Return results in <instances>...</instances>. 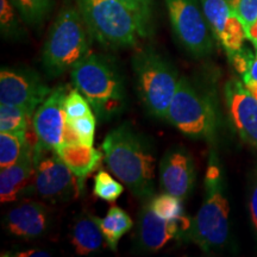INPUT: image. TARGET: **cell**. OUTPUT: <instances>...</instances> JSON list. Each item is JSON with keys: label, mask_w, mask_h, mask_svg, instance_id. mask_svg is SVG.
<instances>
[{"label": "cell", "mask_w": 257, "mask_h": 257, "mask_svg": "<svg viewBox=\"0 0 257 257\" xmlns=\"http://www.w3.org/2000/svg\"><path fill=\"white\" fill-rule=\"evenodd\" d=\"M49 225L47 207L34 200H24L9 211L5 218L6 230L21 238H36L46 232Z\"/></svg>", "instance_id": "2e32d148"}, {"label": "cell", "mask_w": 257, "mask_h": 257, "mask_svg": "<svg viewBox=\"0 0 257 257\" xmlns=\"http://www.w3.org/2000/svg\"><path fill=\"white\" fill-rule=\"evenodd\" d=\"M56 154L78 178L81 188H83L85 179L98 168L104 157V153L83 143L63 144Z\"/></svg>", "instance_id": "ac0fdd59"}, {"label": "cell", "mask_w": 257, "mask_h": 257, "mask_svg": "<svg viewBox=\"0 0 257 257\" xmlns=\"http://www.w3.org/2000/svg\"><path fill=\"white\" fill-rule=\"evenodd\" d=\"M249 211L250 218L255 232L257 234V167L252 172L251 182H250V191H249Z\"/></svg>", "instance_id": "1f68e13d"}, {"label": "cell", "mask_w": 257, "mask_h": 257, "mask_svg": "<svg viewBox=\"0 0 257 257\" xmlns=\"http://www.w3.org/2000/svg\"><path fill=\"white\" fill-rule=\"evenodd\" d=\"M92 38L106 48H130L143 37L137 18L120 0H76Z\"/></svg>", "instance_id": "5b68a950"}, {"label": "cell", "mask_w": 257, "mask_h": 257, "mask_svg": "<svg viewBox=\"0 0 257 257\" xmlns=\"http://www.w3.org/2000/svg\"><path fill=\"white\" fill-rule=\"evenodd\" d=\"M246 35H248V40L251 42L255 48H257V19L255 21V23L250 27Z\"/></svg>", "instance_id": "836d02e7"}, {"label": "cell", "mask_w": 257, "mask_h": 257, "mask_svg": "<svg viewBox=\"0 0 257 257\" xmlns=\"http://www.w3.org/2000/svg\"><path fill=\"white\" fill-rule=\"evenodd\" d=\"M100 225L106 244L111 250L115 251L120 238L131 230L134 221L124 210L112 206L106 217L101 219Z\"/></svg>", "instance_id": "ffe728a7"}, {"label": "cell", "mask_w": 257, "mask_h": 257, "mask_svg": "<svg viewBox=\"0 0 257 257\" xmlns=\"http://www.w3.org/2000/svg\"><path fill=\"white\" fill-rule=\"evenodd\" d=\"M66 86H57L51 89L47 99L38 106L32 115V125L36 135L37 143L35 146L36 152H59L63 146L64 131L67 126L66 113L63 110V102L66 99Z\"/></svg>", "instance_id": "8fae6325"}, {"label": "cell", "mask_w": 257, "mask_h": 257, "mask_svg": "<svg viewBox=\"0 0 257 257\" xmlns=\"http://www.w3.org/2000/svg\"><path fill=\"white\" fill-rule=\"evenodd\" d=\"M31 118L23 108L11 104L0 105V130L2 133L27 131L28 120Z\"/></svg>", "instance_id": "7402d4cb"}, {"label": "cell", "mask_w": 257, "mask_h": 257, "mask_svg": "<svg viewBox=\"0 0 257 257\" xmlns=\"http://www.w3.org/2000/svg\"><path fill=\"white\" fill-rule=\"evenodd\" d=\"M225 104L240 140L257 150V99L242 80L231 78L224 86Z\"/></svg>", "instance_id": "7c38bea8"}, {"label": "cell", "mask_w": 257, "mask_h": 257, "mask_svg": "<svg viewBox=\"0 0 257 257\" xmlns=\"http://www.w3.org/2000/svg\"><path fill=\"white\" fill-rule=\"evenodd\" d=\"M123 191V185L112 178L107 172L99 170L95 174L94 187H93V193H94L95 197L100 198L105 201L112 202L120 197Z\"/></svg>", "instance_id": "d4e9b609"}, {"label": "cell", "mask_w": 257, "mask_h": 257, "mask_svg": "<svg viewBox=\"0 0 257 257\" xmlns=\"http://www.w3.org/2000/svg\"><path fill=\"white\" fill-rule=\"evenodd\" d=\"M181 200L182 199L165 192L154 197L149 202L155 213L159 214L160 217L168 220H175L185 216Z\"/></svg>", "instance_id": "cb8c5ba5"}, {"label": "cell", "mask_w": 257, "mask_h": 257, "mask_svg": "<svg viewBox=\"0 0 257 257\" xmlns=\"http://www.w3.org/2000/svg\"><path fill=\"white\" fill-rule=\"evenodd\" d=\"M12 256H16V257H43V256H50V253L44 251V250L31 249V250H25V251H21L18 253H14Z\"/></svg>", "instance_id": "d6a6232c"}, {"label": "cell", "mask_w": 257, "mask_h": 257, "mask_svg": "<svg viewBox=\"0 0 257 257\" xmlns=\"http://www.w3.org/2000/svg\"><path fill=\"white\" fill-rule=\"evenodd\" d=\"M202 11L216 40L226 53L238 50L248 40L245 28L227 0H200Z\"/></svg>", "instance_id": "9a60e30c"}, {"label": "cell", "mask_w": 257, "mask_h": 257, "mask_svg": "<svg viewBox=\"0 0 257 257\" xmlns=\"http://www.w3.org/2000/svg\"><path fill=\"white\" fill-rule=\"evenodd\" d=\"M63 110L67 119L82 117V115L92 112L88 100L78 88L72 89L67 93L63 102Z\"/></svg>", "instance_id": "484cf974"}, {"label": "cell", "mask_w": 257, "mask_h": 257, "mask_svg": "<svg viewBox=\"0 0 257 257\" xmlns=\"http://www.w3.org/2000/svg\"><path fill=\"white\" fill-rule=\"evenodd\" d=\"M160 184L163 192L180 199L188 198L194 188L197 173L193 156L181 147L167 150L159 167Z\"/></svg>", "instance_id": "5bb4252c"}, {"label": "cell", "mask_w": 257, "mask_h": 257, "mask_svg": "<svg viewBox=\"0 0 257 257\" xmlns=\"http://www.w3.org/2000/svg\"><path fill=\"white\" fill-rule=\"evenodd\" d=\"M22 18L30 25H38L49 14L53 0H11Z\"/></svg>", "instance_id": "603a6c76"}, {"label": "cell", "mask_w": 257, "mask_h": 257, "mask_svg": "<svg viewBox=\"0 0 257 257\" xmlns=\"http://www.w3.org/2000/svg\"><path fill=\"white\" fill-rule=\"evenodd\" d=\"M70 75L99 119L108 120L124 110V79L111 57L88 54L73 67Z\"/></svg>", "instance_id": "3957f363"}, {"label": "cell", "mask_w": 257, "mask_h": 257, "mask_svg": "<svg viewBox=\"0 0 257 257\" xmlns=\"http://www.w3.org/2000/svg\"><path fill=\"white\" fill-rule=\"evenodd\" d=\"M230 206L225 195L223 170L214 149L208 156L205 176L204 200L197 217L192 219V226L186 240L199 246L204 252H212L223 248L230 236Z\"/></svg>", "instance_id": "7a4b0ae2"}, {"label": "cell", "mask_w": 257, "mask_h": 257, "mask_svg": "<svg viewBox=\"0 0 257 257\" xmlns=\"http://www.w3.org/2000/svg\"><path fill=\"white\" fill-rule=\"evenodd\" d=\"M0 28L5 37H16L19 34V23L11 0H0Z\"/></svg>", "instance_id": "f1b7e54d"}, {"label": "cell", "mask_w": 257, "mask_h": 257, "mask_svg": "<svg viewBox=\"0 0 257 257\" xmlns=\"http://www.w3.org/2000/svg\"><path fill=\"white\" fill-rule=\"evenodd\" d=\"M120 2L130 9V11L137 18L143 35L147 36L152 25L153 0H120Z\"/></svg>", "instance_id": "83f0119b"}, {"label": "cell", "mask_w": 257, "mask_h": 257, "mask_svg": "<svg viewBox=\"0 0 257 257\" xmlns=\"http://www.w3.org/2000/svg\"><path fill=\"white\" fill-rule=\"evenodd\" d=\"M233 14L239 18L248 32L257 19V0H227Z\"/></svg>", "instance_id": "f546056e"}, {"label": "cell", "mask_w": 257, "mask_h": 257, "mask_svg": "<svg viewBox=\"0 0 257 257\" xmlns=\"http://www.w3.org/2000/svg\"><path fill=\"white\" fill-rule=\"evenodd\" d=\"M36 160L31 146L15 165L2 168L0 172V200L3 204L18 200L34 185Z\"/></svg>", "instance_id": "e0dca14e"}, {"label": "cell", "mask_w": 257, "mask_h": 257, "mask_svg": "<svg viewBox=\"0 0 257 257\" xmlns=\"http://www.w3.org/2000/svg\"><path fill=\"white\" fill-rule=\"evenodd\" d=\"M51 88L36 72L24 68L3 67L0 70V101L23 108L32 117Z\"/></svg>", "instance_id": "30bf717a"}, {"label": "cell", "mask_w": 257, "mask_h": 257, "mask_svg": "<svg viewBox=\"0 0 257 257\" xmlns=\"http://www.w3.org/2000/svg\"><path fill=\"white\" fill-rule=\"evenodd\" d=\"M100 221V218L89 213L80 214L74 220L70 239L78 255H89L102 248L106 240Z\"/></svg>", "instance_id": "d6986e66"}, {"label": "cell", "mask_w": 257, "mask_h": 257, "mask_svg": "<svg viewBox=\"0 0 257 257\" xmlns=\"http://www.w3.org/2000/svg\"><path fill=\"white\" fill-rule=\"evenodd\" d=\"M191 226V218L184 216L175 220L165 219L155 213L150 206V202H148L140 214L136 232L138 246L142 251L156 252L170 240L185 239Z\"/></svg>", "instance_id": "4fadbf2b"}, {"label": "cell", "mask_w": 257, "mask_h": 257, "mask_svg": "<svg viewBox=\"0 0 257 257\" xmlns=\"http://www.w3.org/2000/svg\"><path fill=\"white\" fill-rule=\"evenodd\" d=\"M166 119L195 140H213L218 128V113L212 98L185 76L179 80Z\"/></svg>", "instance_id": "52a82bcc"}, {"label": "cell", "mask_w": 257, "mask_h": 257, "mask_svg": "<svg viewBox=\"0 0 257 257\" xmlns=\"http://www.w3.org/2000/svg\"><path fill=\"white\" fill-rule=\"evenodd\" d=\"M255 54L256 53H253L250 48L243 46L238 50L229 51V53H226V55L229 57L230 63L232 64L234 70H236L239 75H242V74L246 70V68H248L250 61L252 60Z\"/></svg>", "instance_id": "4dcf8cb0"}, {"label": "cell", "mask_w": 257, "mask_h": 257, "mask_svg": "<svg viewBox=\"0 0 257 257\" xmlns=\"http://www.w3.org/2000/svg\"><path fill=\"white\" fill-rule=\"evenodd\" d=\"M67 124L73 128L74 133L78 135L80 142L86 146H93L95 133V117L93 112H89L82 117L67 119Z\"/></svg>", "instance_id": "4316f807"}, {"label": "cell", "mask_w": 257, "mask_h": 257, "mask_svg": "<svg viewBox=\"0 0 257 257\" xmlns=\"http://www.w3.org/2000/svg\"><path fill=\"white\" fill-rule=\"evenodd\" d=\"M43 155L44 150H35L36 169L32 191L40 198L51 201L70 200L79 195L82 189L79 180L63 160L55 152Z\"/></svg>", "instance_id": "9c48e42d"}, {"label": "cell", "mask_w": 257, "mask_h": 257, "mask_svg": "<svg viewBox=\"0 0 257 257\" xmlns=\"http://www.w3.org/2000/svg\"><path fill=\"white\" fill-rule=\"evenodd\" d=\"M173 32L179 43L194 57L213 51L211 29L198 0H165Z\"/></svg>", "instance_id": "ba28073f"}, {"label": "cell", "mask_w": 257, "mask_h": 257, "mask_svg": "<svg viewBox=\"0 0 257 257\" xmlns=\"http://www.w3.org/2000/svg\"><path fill=\"white\" fill-rule=\"evenodd\" d=\"M29 147L27 131L0 134V167L6 168L17 163Z\"/></svg>", "instance_id": "44dd1931"}, {"label": "cell", "mask_w": 257, "mask_h": 257, "mask_svg": "<svg viewBox=\"0 0 257 257\" xmlns=\"http://www.w3.org/2000/svg\"><path fill=\"white\" fill-rule=\"evenodd\" d=\"M255 49H256V51H257V48H255Z\"/></svg>", "instance_id": "e575fe53"}, {"label": "cell", "mask_w": 257, "mask_h": 257, "mask_svg": "<svg viewBox=\"0 0 257 257\" xmlns=\"http://www.w3.org/2000/svg\"><path fill=\"white\" fill-rule=\"evenodd\" d=\"M88 36L91 35L78 6H64L51 25L42 50L47 73L59 76L91 54Z\"/></svg>", "instance_id": "277c9868"}, {"label": "cell", "mask_w": 257, "mask_h": 257, "mask_svg": "<svg viewBox=\"0 0 257 257\" xmlns=\"http://www.w3.org/2000/svg\"><path fill=\"white\" fill-rule=\"evenodd\" d=\"M107 168L137 199L150 201L155 195V156L148 140L128 124L106 135L101 144Z\"/></svg>", "instance_id": "6da1fadb"}, {"label": "cell", "mask_w": 257, "mask_h": 257, "mask_svg": "<svg viewBox=\"0 0 257 257\" xmlns=\"http://www.w3.org/2000/svg\"><path fill=\"white\" fill-rule=\"evenodd\" d=\"M138 96L154 117L166 119L179 83L178 70L152 48L140 50L133 59Z\"/></svg>", "instance_id": "8992f818"}]
</instances>
